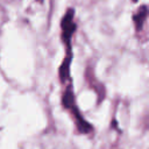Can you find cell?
Segmentation results:
<instances>
[{
  "instance_id": "1",
  "label": "cell",
  "mask_w": 149,
  "mask_h": 149,
  "mask_svg": "<svg viewBox=\"0 0 149 149\" xmlns=\"http://www.w3.org/2000/svg\"><path fill=\"white\" fill-rule=\"evenodd\" d=\"M73 10L69 9L66 14L63 16L61 28H62V40L68 49V54L71 52V38L76 30V23L73 21Z\"/></svg>"
},
{
  "instance_id": "2",
  "label": "cell",
  "mask_w": 149,
  "mask_h": 149,
  "mask_svg": "<svg viewBox=\"0 0 149 149\" xmlns=\"http://www.w3.org/2000/svg\"><path fill=\"white\" fill-rule=\"evenodd\" d=\"M71 62H72V52H69L65 58L63 59L59 70H58V76H59V80L61 83L65 84L66 81L71 80V76H70V68H71Z\"/></svg>"
},
{
  "instance_id": "3",
  "label": "cell",
  "mask_w": 149,
  "mask_h": 149,
  "mask_svg": "<svg viewBox=\"0 0 149 149\" xmlns=\"http://www.w3.org/2000/svg\"><path fill=\"white\" fill-rule=\"evenodd\" d=\"M62 105L64 108L71 111L72 108H74L77 106L76 104V99H74V93H73V90H72V84L70 81V84L66 86L63 95H62Z\"/></svg>"
},
{
  "instance_id": "4",
  "label": "cell",
  "mask_w": 149,
  "mask_h": 149,
  "mask_svg": "<svg viewBox=\"0 0 149 149\" xmlns=\"http://www.w3.org/2000/svg\"><path fill=\"white\" fill-rule=\"evenodd\" d=\"M146 17H147V7L146 6H142L136 12V14L134 15V22H135V27H136V30L137 31L142 29L143 23L146 21Z\"/></svg>"
}]
</instances>
